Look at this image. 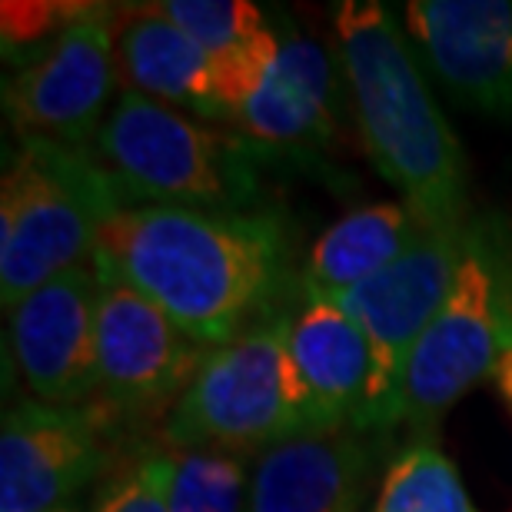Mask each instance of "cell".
Listing matches in <instances>:
<instances>
[{
    "label": "cell",
    "instance_id": "obj_17",
    "mask_svg": "<svg viewBox=\"0 0 512 512\" xmlns=\"http://www.w3.org/2000/svg\"><path fill=\"white\" fill-rule=\"evenodd\" d=\"M426 233L429 227L406 203H373L346 213L313 243L303 293L323 300L350 293L393 266Z\"/></svg>",
    "mask_w": 512,
    "mask_h": 512
},
{
    "label": "cell",
    "instance_id": "obj_10",
    "mask_svg": "<svg viewBox=\"0 0 512 512\" xmlns=\"http://www.w3.org/2000/svg\"><path fill=\"white\" fill-rule=\"evenodd\" d=\"M114 459L104 416L87 406L27 399L0 429V512H47L67 503Z\"/></svg>",
    "mask_w": 512,
    "mask_h": 512
},
{
    "label": "cell",
    "instance_id": "obj_14",
    "mask_svg": "<svg viewBox=\"0 0 512 512\" xmlns=\"http://www.w3.org/2000/svg\"><path fill=\"white\" fill-rule=\"evenodd\" d=\"M114 64L124 94L160 100L223 124L213 60L157 4L117 10Z\"/></svg>",
    "mask_w": 512,
    "mask_h": 512
},
{
    "label": "cell",
    "instance_id": "obj_24",
    "mask_svg": "<svg viewBox=\"0 0 512 512\" xmlns=\"http://www.w3.org/2000/svg\"><path fill=\"white\" fill-rule=\"evenodd\" d=\"M47 512H84L80 503H67V506H57V509H47Z\"/></svg>",
    "mask_w": 512,
    "mask_h": 512
},
{
    "label": "cell",
    "instance_id": "obj_4",
    "mask_svg": "<svg viewBox=\"0 0 512 512\" xmlns=\"http://www.w3.org/2000/svg\"><path fill=\"white\" fill-rule=\"evenodd\" d=\"M124 207L90 150L20 137L0 183V300L7 310L94 260L100 227Z\"/></svg>",
    "mask_w": 512,
    "mask_h": 512
},
{
    "label": "cell",
    "instance_id": "obj_15",
    "mask_svg": "<svg viewBox=\"0 0 512 512\" xmlns=\"http://www.w3.org/2000/svg\"><path fill=\"white\" fill-rule=\"evenodd\" d=\"M333 74L326 50L310 37L280 34L270 74L243 100L230 127L253 147L306 150L333 133Z\"/></svg>",
    "mask_w": 512,
    "mask_h": 512
},
{
    "label": "cell",
    "instance_id": "obj_18",
    "mask_svg": "<svg viewBox=\"0 0 512 512\" xmlns=\"http://www.w3.org/2000/svg\"><path fill=\"white\" fill-rule=\"evenodd\" d=\"M167 512H247L250 476L240 453L170 449Z\"/></svg>",
    "mask_w": 512,
    "mask_h": 512
},
{
    "label": "cell",
    "instance_id": "obj_2",
    "mask_svg": "<svg viewBox=\"0 0 512 512\" xmlns=\"http://www.w3.org/2000/svg\"><path fill=\"white\" fill-rule=\"evenodd\" d=\"M336 50L350 80L366 157L429 230L466 227V157L439 114L393 14L376 0H343Z\"/></svg>",
    "mask_w": 512,
    "mask_h": 512
},
{
    "label": "cell",
    "instance_id": "obj_13",
    "mask_svg": "<svg viewBox=\"0 0 512 512\" xmlns=\"http://www.w3.org/2000/svg\"><path fill=\"white\" fill-rule=\"evenodd\" d=\"M366 469L370 453L346 429L290 436L256 456L247 512H353Z\"/></svg>",
    "mask_w": 512,
    "mask_h": 512
},
{
    "label": "cell",
    "instance_id": "obj_5",
    "mask_svg": "<svg viewBox=\"0 0 512 512\" xmlns=\"http://www.w3.org/2000/svg\"><path fill=\"white\" fill-rule=\"evenodd\" d=\"M290 320L293 316L266 313L207 353L163 426L170 449L260 456L290 436L320 433L290 353Z\"/></svg>",
    "mask_w": 512,
    "mask_h": 512
},
{
    "label": "cell",
    "instance_id": "obj_9",
    "mask_svg": "<svg viewBox=\"0 0 512 512\" xmlns=\"http://www.w3.org/2000/svg\"><path fill=\"white\" fill-rule=\"evenodd\" d=\"M117 10L87 7L54 44L4 87L7 117L20 137L90 150L117 84Z\"/></svg>",
    "mask_w": 512,
    "mask_h": 512
},
{
    "label": "cell",
    "instance_id": "obj_8",
    "mask_svg": "<svg viewBox=\"0 0 512 512\" xmlns=\"http://www.w3.org/2000/svg\"><path fill=\"white\" fill-rule=\"evenodd\" d=\"M100 276L97 310V396L114 413H143L187 393L207 360V346L187 336L147 293L107 260L94 256Z\"/></svg>",
    "mask_w": 512,
    "mask_h": 512
},
{
    "label": "cell",
    "instance_id": "obj_12",
    "mask_svg": "<svg viewBox=\"0 0 512 512\" xmlns=\"http://www.w3.org/2000/svg\"><path fill=\"white\" fill-rule=\"evenodd\" d=\"M403 20L456 104L512 117V0H409Z\"/></svg>",
    "mask_w": 512,
    "mask_h": 512
},
{
    "label": "cell",
    "instance_id": "obj_20",
    "mask_svg": "<svg viewBox=\"0 0 512 512\" xmlns=\"http://www.w3.org/2000/svg\"><path fill=\"white\" fill-rule=\"evenodd\" d=\"M157 7L213 64L243 54L273 30L263 10L247 0H163Z\"/></svg>",
    "mask_w": 512,
    "mask_h": 512
},
{
    "label": "cell",
    "instance_id": "obj_19",
    "mask_svg": "<svg viewBox=\"0 0 512 512\" xmlns=\"http://www.w3.org/2000/svg\"><path fill=\"white\" fill-rule=\"evenodd\" d=\"M373 512H476L459 473L436 446L403 449L386 473Z\"/></svg>",
    "mask_w": 512,
    "mask_h": 512
},
{
    "label": "cell",
    "instance_id": "obj_21",
    "mask_svg": "<svg viewBox=\"0 0 512 512\" xmlns=\"http://www.w3.org/2000/svg\"><path fill=\"white\" fill-rule=\"evenodd\" d=\"M170 469V453L140 459L100 496L94 512H167Z\"/></svg>",
    "mask_w": 512,
    "mask_h": 512
},
{
    "label": "cell",
    "instance_id": "obj_1",
    "mask_svg": "<svg viewBox=\"0 0 512 512\" xmlns=\"http://www.w3.org/2000/svg\"><path fill=\"white\" fill-rule=\"evenodd\" d=\"M94 256L147 293L183 333L217 350L250 326L283 266L273 213L120 207L104 220Z\"/></svg>",
    "mask_w": 512,
    "mask_h": 512
},
{
    "label": "cell",
    "instance_id": "obj_16",
    "mask_svg": "<svg viewBox=\"0 0 512 512\" xmlns=\"http://www.w3.org/2000/svg\"><path fill=\"white\" fill-rule=\"evenodd\" d=\"M290 353L320 429H356L370 396L373 356L350 313L306 293L290 320Z\"/></svg>",
    "mask_w": 512,
    "mask_h": 512
},
{
    "label": "cell",
    "instance_id": "obj_3",
    "mask_svg": "<svg viewBox=\"0 0 512 512\" xmlns=\"http://www.w3.org/2000/svg\"><path fill=\"white\" fill-rule=\"evenodd\" d=\"M90 157L124 207L250 213L260 200L256 153L243 133L203 124L140 94L117 97Z\"/></svg>",
    "mask_w": 512,
    "mask_h": 512
},
{
    "label": "cell",
    "instance_id": "obj_6",
    "mask_svg": "<svg viewBox=\"0 0 512 512\" xmlns=\"http://www.w3.org/2000/svg\"><path fill=\"white\" fill-rule=\"evenodd\" d=\"M512 353V233L503 220H469L456 280L409 360L403 423H439Z\"/></svg>",
    "mask_w": 512,
    "mask_h": 512
},
{
    "label": "cell",
    "instance_id": "obj_7",
    "mask_svg": "<svg viewBox=\"0 0 512 512\" xmlns=\"http://www.w3.org/2000/svg\"><path fill=\"white\" fill-rule=\"evenodd\" d=\"M463 230H429L380 276L350 293L330 296V303L360 323L373 356L370 396H366V409L356 429L403 423V386L409 360L456 280Z\"/></svg>",
    "mask_w": 512,
    "mask_h": 512
},
{
    "label": "cell",
    "instance_id": "obj_11",
    "mask_svg": "<svg viewBox=\"0 0 512 512\" xmlns=\"http://www.w3.org/2000/svg\"><path fill=\"white\" fill-rule=\"evenodd\" d=\"M97 310L94 260L54 276L10 310L17 370L40 403L84 406L97 393Z\"/></svg>",
    "mask_w": 512,
    "mask_h": 512
},
{
    "label": "cell",
    "instance_id": "obj_23",
    "mask_svg": "<svg viewBox=\"0 0 512 512\" xmlns=\"http://www.w3.org/2000/svg\"><path fill=\"white\" fill-rule=\"evenodd\" d=\"M493 383H496L499 393H503L506 403L512 406V353H506L503 360H499L496 373H493Z\"/></svg>",
    "mask_w": 512,
    "mask_h": 512
},
{
    "label": "cell",
    "instance_id": "obj_22",
    "mask_svg": "<svg viewBox=\"0 0 512 512\" xmlns=\"http://www.w3.org/2000/svg\"><path fill=\"white\" fill-rule=\"evenodd\" d=\"M90 4H4V47L47 50Z\"/></svg>",
    "mask_w": 512,
    "mask_h": 512
}]
</instances>
